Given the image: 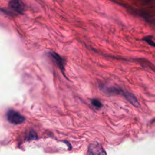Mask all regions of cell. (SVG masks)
I'll list each match as a JSON object with an SVG mask.
<instances>
[{
  "instance_id": "3957f363",
  "label": "cell",
  "mask_w": 155,
  "mask_h": 155,
  "mask_svg": "<svg viewBox=\"0 0 155 155\" xmlns=\"http://www.w3.org/2000/svg\"><path fill=\"white\" fill-rule=\"evenodd\" d=\"M6 117L10 123L15 125L22 124L25 120V118L23 115L13 109H10L7 111Z\"/></svg>"
},
{
  "instance_id": "7a4b0ae2",
  "label": "cell",
  "mask_w": 155,
  "mask_h": 155,
  "mask_svg": "<svg viewBox=\"0 0 155 155\" xmlns=\"http://www.w3.org/2000/svg\"><path fill=\"white\" fill-rule=\"evenodd\" d=\"M8 7L10 10L2 8L1 11L10 15H15L23 14L25 10V5L21 0H9Z\"/></svg>"
},
{
  "instance_id": "6da1fadb",
  "label": "cell",
  "mask_w": 155,
  "mask_h": 155,
  "mask_svg": "<svg viewBox=\"0 0 155 155\" xmlns=\"http://www.w3.org/2000/svg\"><path fill=\"white\" fill-rule=\"evenodd\" d=\"M99 87L101 90H102L103 91H104L107 94H120L123 96L131 104L135 102V101H136V97L133 94L127 91H125L121 88L114 87H108L106 85H104L102 84H101Z\"/></svg>"
},
{
  "instance_id": "52a82bcc",
  "label": "cell",
  "mask_w": 155,
  "mask_h": 155,
  "mask_svg": "<svg viewBox=\"0 0 155 155\" xmlns=\"http://www.w3.org/2000/svg\"><path fill=\"white\" fill-rule=\"evenodd\" d=\"M91 104L94 107H95L96 108H97V109H100L102 107V103L97 99H93L91 101Z\"/></svg>"
},
{
  "instance_id": "277c9868",
  "label": "cell",
  "mask_w": 155,
  "mask_h": 155,
  "mask_svg": "<svg viewBox=\"0 0 155 155\" xmlns=\"http://www.w3.org/2000/svg\"><path fill=\"white\" fill-rule=\"evenodd\" d=\"M87 154H106V152L101 143L94 142L90 143L88 148Z\"/></svg>"
},
{
  "instance_id": "8992f818",
  "label": "cell",
  "mask_w": 155,
  "mask_h": 155,
  "mask_svg": "<svg viewBox=\"0 0 155 155\" xmlns=\"http://www.w3.org/2000/svg\"><path fill=\"white\" fill-rule=\"evenodd\" d=\"M24 139L25 141H31L38 139V137L36 131L33 130H31L25 134Z\"/></svg>"
},
{
  "instance_id": "5b68a950",
  "label": "cell",
  "mask_w": 155,
  "mask_h": 155,
  "mask_svg": "<svg viewBox=\"0 0 155 155\" xmlns=\"http://www.w3.org/2000/svg\"><path fill=\"white\" fill-rule=\"evenodd\" d=\"M50 56L52 58V59L54 61L57 66L62 71H64L65 67V60L58 53L54 51L49 52Z\"/></svg>"
},
{
  "instance_id": "ba28073f",
  "label": "cell",
  "mask_w": 155,
  "mask_h": 155,
  "mask_svg": "<svg viewBox=\"0 0 155 155\" xmlns=\"http://www.w3.org/2000/svg\"><path fill=\"white\" fill-rule=\"evenodd\" d=\"M143 40L145 42H146L148 44L151 45V47H155V42L152 39V37L151 36H146V37L143 38Z\"/></svg>"
}]
</instances>
